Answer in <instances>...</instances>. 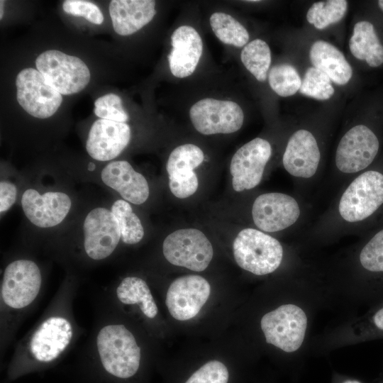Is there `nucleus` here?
<instances>
[{
  "label": "nucleus",
  "instance_id": "34",
  "mask_svg": "<svg viewBox=\"0 0 383 383\" xmlns=\"http://www.w3.org/2000/svg\"><path fill=\"white\" fill-rule=\"evenodd\" d=\"M228 371L221 362L211 360L196 370L185 383H228Z\"/></svg>",
  "mask_w": 383,
  "mask_h": 383
},
{
  "label": "nucleus",
  "instance_id": "36",
  "mask_svg": "<svg viewBox=\"0 0 383 383\" xmlns=\"http://www.w3.org/2000/svg\"><path fill=\"white\" fill-rule=\"evenodd\" d=\"M17 190L15 185L8 181L0 183V211L3 213L9 210L14 204Z\"/></svg>",
  "mask_w": 383,
  "mask_h": 383
},
{
  "label": "nucleus",
  "instance_id": "27",
  "mask_svg": "<svg viewBox=\"0 0 383 383\" xmlns=\"http://www.w3.org/2000/svg\"><path fill=\"white\" fill-rule=\"evenodd\" d=\"M240 58L257 81L266 80L271 64V51L266 42L257 38L248 43L242 50Z\"/></svg>",
  "mask_w": 383,
  "mask_h": 383
},
{
  "label": "nucleus",
  "instance_id": "31",
  "mask_svg": "<svg viewBox=\"0 0 383 383\" xmlns=\"http://www.w3.org/2000/svg\"><path fill=\"white\" fill-rule=\"evenodd\" d=\"M299 91L301 94L318 100L329 99L335 92L328 76L314 67L306 70Z\"/></svg>",
  "mask_w": 383,
  "mask_h": 383
},
{
  "label": "nucleus",
  "instance_id": "33",
  "mask_svg": "<svg viewBox=\"0 0 383 383\" xmlns=\"http://www.w3.org/2000/svg\"><path fill=\"white\" fill-rule=\"evenodd\" d=\"M94 113L101 119L125 123L128 115L122 106L121 99L116 94H107L94 101Z\"/></svg>",
  "mask_w": 383,
  "mask_h": 383
},
{
  "label": "nucleus",
  "instance_id": "1",
  "mask_svg": "<svg viewBox=\"0 0 383 383\" xmlns=\"http://www.w3.org/2000/svg\"><path fill=\"white\" fill-rule=\"evenodd\" d=\"M96 344L102 365L109 374L126 379L137 372L140 348L123 325H109L101 328Z\"/></svg>",
  "mask_w": 383,
  "mask_h": 383
},
{
  "label": "nucleus",
  "instance_id": "32",
  "mask_svg": "<svg viewBox=\"0 0 383 383\" xmlns=\"http://www.w3.org/2000/svg\"><path fill=\"white\" fill-rule=\"evenodd\" d=\"M359 260L367 272L383 274V229L365 245L360 252Z\"/></svg>",
  "mask_w": 383,
  "mask_h": 383
},
{
  "label": "nucleus",
  "instance_id": "18",
  "mask_svg": "<svg viewBox=\"0 0 383 383\" xmlns=\"http://www.w3.org/2000/svg\"><path fill=\"white\" fill-rule=\"evenodd\" d=\"M72 337V328L67 319L49 318L33 333L30 343V353L40 362L52 361L65 350Z\"/></svg>",
  "mask_w": 383,
  "mask_h": 383
},
{
  "label": "nucleus",
  "instance_id": "23",
  "mask_svg": "<svg viewBox=\"0 0 383 383\" xmlns=\"http://www.w3.org/2000/svg\"><path fill=\"white\" fill-rule=\"evenodd\" d=\"M309 57L313 67L326 74L335 84L344 85L351 79L350 65L332 44L324 40L316 41L311 47Z\"/></svg>",
  "mask_w": 383,
  "mask_h": 383
},
{
  "label": "nucleus",
  "instance_id": "21",
  "mask_svg": "<svg viewBox=\"0 0 383 383\" xmlns=\"http://www.w3.org/2000/svg\"><path fill=\"white\" fill-rule=\"evenodd\" d=\"M101 177L108 187L118 192L125 201L141 204L149 196L147 180L125 160L113 161L102 170Z\"/></svg>",
  "mask_w": 383,
  "mask_h": 383
},
{
  "label": "nucleus",
  "instance_id": "2",
  "mask_svg": "<svg viewBox=\"0 0 383 383\" xmlns=\"http://www.w3.org/2000/svg\"><path fill=\"white\" fill-rule=\"evenodd\" d=\"M237 264L256 275L275 271L283 257V248L274 238L256 229L245 228L238 233L233 244Z\"/></svg>",
  "mask_w": 383,
  "mask_h": 383
},
{
  "label": "nucleus",
  "instance_id": "26",
  "mask_svg": "<svg viewBox=\"0 0 383 383\" xmlns=\"http://www.w3.org/2000/svg\"><path fill=\"white\" fill-rule=\"evenodd\" d=\"M209 21L214 34L222 43L238 48L247 45L248 30L231 15L216 12L211 16Z\"/></svg>",
  "mask_w": 383,
  "mask_h": 383
},
{
  "label": "nucleus",
  "instance_id": "11",
  "mask_svg": "<svg viewBox=\"0 0 383 383\" xmlns=\"http://www.w3.org/2000/svg\"><path fill=\"white\" fill-rule=\"evenodd\" d=\"M271 154L270 143L260 138H256L240 148L233 156L230 165L233 189L241 192L258 185Z\"/></svg>",
  "mask_w": 383,
  "mask_h": 383
},
{
  "label": "nucleus",
  "instance_id": "37",
  "mask_svg": "<svg viewBox=\"0 0 383 383\" xmlns=\"http://www.w3.org/2000/svg\"><path fill=\"white\" fill-rule=\"evenodd\" d=\"M343 383H362L357 380H355V379H348V380H345Z\"/></svg>",
  "mask_w": 383,
  "mask_h": 383
},
{
  "label": "nucleus",
  "instance_id": "4",
  "mask_svg": "<svg viewBox=\"0 0 383 383\" xmlns=\"http://www.w3.org/2000/svg\"><path fill=\"white\" fill-rule=\"evenodd\" d=\"M260 326L267 343L284 352L292 353L303 343L307 317L299 306L284 304L265 314Z\"/></svg>",
  "mask_w": 383,
  "mask_h": 383
},
{
  "label": "nucleus",
  "instance_id": "38",
  "mask_svg": "<svg viewBox=\"0 0 383 383\" xmlns=\"http://www.w3.org/2000/svg\"><path fill=\"white\" fill-rule=\"evenodd\" d=\"M1 13H0V18L1 19L2 18V16H3V13H4V10H3V5H4V1H1Z\"/></svg>",
  "mask_w": 383,
  "mask_h": 383
},
{
  "label": "nucleus",
  "instance_id": "39",
  "mask_svg": "<svg viewBox=\"0 0 383 383\" xmlns=\"http://www.w3.org/2000/svg\"><path fill=\"white\" fill-rule=\"evenodd\" d=\"M378 5H379V9L383 11V0L379 1Z\"/></svg>",
  "mask_w": 383,
  "mask_h": 383
},
{
  "label": "nucleus",
  "instance_id": "5",
  "mask_svg": "<svg viewBox=\"0 0 383 383\" xmlns=\"http://www.w3.org/2000/svg\"><path fill=\"white\" fill-rule=\"evenodd\" d=\"M383 204V174L369 170L356 177L343 194L338 206L340 216L348 222L362 221Z\"/></svg>",
  "mask_w": 383,
  "mask_h": 383
},
{
  "label": "nucleus",
  "instance_id": "19",
  "mask_svg": "<svg viewBox=\"0 0 383 383\" xmlns=\"http://www.w3.org/2000/svg\"><path fill=\"white\" fill-rule=\"evenodd\" d=\"M320 159L321 153L316 138L311 132L301 129L290 137L282 162L290 174L310 178L316 173Z\"/></svg>",
  "mask_w": 383,
  "mask_h": 383
},
{
  "label": "nucleus",
  "instance_id": "24",
  "mask_svg": "<svg viewBox=\"0 0 383 383\" xmlns=\"http://www.w3.org/2000/svg\"><path fill=\"white\" fill-rule=\"evenodd\" d=\"M349 47L355 57L366 61L369 66L383 64V45L370 22L361 21L355 25Z\"/></svg>",
  "mask_w": 383,
  "mask_h": 383
},
{
  "label": "nucleus",
  "instance_id": "40",
  "mask_svg": "<svg viewBox=\"0 0 383 383\" xmlns=\"http://www.w3.org/2000/svg\"><path fill=\"white\" fill-rule=\"evenodd\" d=\"M95 167V165L93 163H89L88 169L91 171L94 170Z\"/></svg>",
  "mask_w": 383,
  "mask_h": 383
},
{
  "label": "nucleus",
  "instance_id": "12",
  "mask_svg": "<svg viewBox=\"0 0 383 383\" xmlns=\"http://www.w3.org/2000/svg\"><path fill=\"white\" fill-rule=\"evenodd\" d=\"M211 287L201 276L189 274L177 278L169 287L166 306L171 316L179 321L195 317L208 300Z\"/></svg>",
  "mask_w": 383,
  "mask_h": 383
},
{
  "label": "nucleus",
  "instance_id": "16",
  "mask_svg": "<svg viewBox=\"0 0 383 383\" xmlns=\"http://www.w3.org/2000/svg\"><path fill=\"white\" fill-rule=\"evenodd\" d=\"M21 206L32 223L40 228H50L65 218L72 201L63 192H48L40 194L33 189H28L22 195Z\"/></svg>",
  "mask_w": 383,
  "mask_h": 383
},
{
  "label": "nucleus",
  "instance_id": "20",
  "mask_svg": "<svg viewBox=\"0 0 383 383\" xmlns=\"http://www.w3.org/2000/svg\"><path fill=\"white\" fill-rule=\"evenodd\" d=\"M171 44L172 49L168 55V61L172 74L179 78L191 75L203 51L199 33L191 26H179L171 36Z\"/></svg>",
  "mask_w": 383,
  "mask_h": 383
},
{
  "label": "nucleus",
  "instance_id": "17",
  "mask_svg": "<svg viewBox=\"0 0 383 383\" xmlns=\"http://www.w3.org/2000/svg\"><path fill=\"white\" fill-rule=\"evenodd\" d=\"M126 123L98 119L92 124L86 143L89 155L96 160L109 161L119 155L131 140Z\"/></svg>",
  "mask_w": 383,
  "mask_h": 383
},
{
  "label": "nucleus",
  "instance_id": "13",
  "mask_svg": "<svg viewBox=\"0 0 383 383\" xmlns=\"http://www.w3.org/2000/svg\"><path fill=\"white\" fill-rule=\"evenodd\" d=\"M83 230L85 252L96 260L109 256L121 238L116 218L111 211L102 207L96 208L87 215Z\"/></svg>",
  "mask_w": 383,
  "mask_h": 383
},
{
  "label": "nucleus",
  "instance_id": "8",
  "mask_svg": "<svg viewBox=\"0 0 383 383\" xmlns=\"http://www.w3.org/2000/svg\"><path fill=\"white\" fill-rule=\"evenodd\" d=\"M189 116L196 130L204 135L234 133L242 127L244 120L238 104L211 98L194 104Z\"/></svg>",
  "mask_w": 383,
  "mask_h": 383
},
{
  "label": "nucleus",
  "instance_id": "29",
  "mask_svg": "<svg viewBox=\"0 0 383 383\" xmlns=\"http://www.w3.org/2000/svg\"><path fill=\"white\" fill-rule=\"evenodd\" d=\"M348 1L328 0L313 4L308 10L306 19L317 29H324L331 24L338 23L347 11Z\"/></svg>",
  "mask_w": 383,
  "mask_h": 383
},
{
  "label": "nucleus",
  "instance_id": "7",
  "mask_svg": "<svg viewBox=\"0 0 383 383\" xmlns=\"http://www.w3.org/2000/svg\"><path fill=\"white\" fill-rule=\"evenodd\" d=\"M16 86L19 105L33 117L49 118L62 104V94L38 70L26 68L20 71L16 77Z\"/></svg>",
  "mask_w": 383,
  "mask_h": 383
},
{
  "label": "nucleus",
  "instance_id": "14",
  "mask_svg": "<svg viewBox=\"0 0 383 383\" xmlns=\"http://www.w3.org/2000/svg\"><path fill=\"white\" fill-rule=\"evenodd\" d=\"M299 215L296 201L289 195L278 192L258 196L252 209L255 224L265 232L284 230L294 224Z\"/></svg>",
  "mask_w": 383,
  "mask_h": 383
},
{
  "label": "nucleus",
  "instance_id": "25",
  "mask_svg": "<svg viewBox=\"0 0 383 383\" xmlns=\"http://www.w3.org/2000/svg\"><path fill=\"white\" fill-rule=\"evenodd\" d=\"M119 301L125 304H138L147 317L153 318L157 307L146 282L137 277L124 278L116 289Z\"/></svg>",
  "mask_w": 383,
  "mask_h": 383
},
{
  "label": "nucleus",
  "instance_id": "9",
  "mask_svg": "<svg viewBox=\"0 0 383 383\" xmlns=\"http://www.w3.org/2000/svg\"><path fill=\"white\" fill-rule=\"evenodd\" d=\"M41 281L40 271L34 262L28 260L13 261L4 270L1 297L11 308L26 307L37 296Z\"/></svg>",
  "mask_w": 383,
  "mask_h": 383
},
{
  "label": "nucleus",
  "instance_id": "10",
  "mask_svg": "<svg viewBox=\"0 0 383 383\" xmlns=\"http://www.w3.org/2000/svg\"><path fill=\"white\" fill-rule=\"evenodd\" d=\"M379 143L374 132L364 125L350 128L341 138L335 164L343 173H355L368 167L375 158Z\"/></svg>",
  "mask_w": 383,
  "mask_h": 383
},
{
  "label": "nucleus",
  "instance_id": "15",
  "mask_svg": "<svg viewBox=\"0 0 383 383\" xmlns=\"http://www.w3.org/2000/svg\"><path fill=\"white\" fill-rule=\"evenodd\" d=\"M203 151L194 144L182 145L170 153L166 170L171 192L177 198L184 199L198 189V178L194 170L204 161Z\"/></svg>",
  "mask_w": 383,
  "mask_h": 383
},
{
  "label": "nucleus",
  "instance_id": "28",
  "mask_svg": "<svg viewBox=\"0 0 383 383\" xmlns=\"http://www.w3.org/2000/svg\"><path fill=\"white\" fill-rule=\"evenodd\" d=\"M111 212L118 221L121 240L124 243L132 245L142 240L143 227L128 201L123 199L116 201L111 206Z\"/></svg>",
  "mask_w": 383,
  "mask_h": 383
},
{
  "label": "nucleus",
  "instance_id": "3",
  "mask_svg": "<svg viewBox=\"0 0 383 383\" xmlns=\"http://www.w3.org/2000/svg\"><path fill=\"white\" fill-rule=\"evenodd\" d=\"M37 70L60 94L81 91L89 84L90 72L79 57L57 50L42 52L35 60Z\"/></svg>",
  "mask_w": 383,
  "mask_h": 383
},
{
  "label": "nucleus",
  "instance_id": "35",
  "mask_svg": "<svg viewBox=\"0 0 383 383\" xmlns=\"http://www.w3.org/2000/svg\"><path fill=\"white\" fill-rule=\"evenodd\" d=\"M65 13L74 16L84 17L94 24H101L104 16L99 8L94 3L84 0H66L62 4Z\"/></svg>",
  "mask_w": 383,
  "mask_h": 383
},
{
  "label": "nucleus",
  "instance_id": "22",
  "mask_svg": "<svg viewBox=\"0 0 383 383\" xmlns=\"http://www.w3.org/2000/svg\"><path fill=\"white\" fill-rule=\"evenodd\" d=\"M152 0H112L109 14L113 29L120 35H129L150 23L156 13Z\"/></svg>",
  "mask_w": 383,
  "mask_h": 383
},
{
  "label": "nucleus",
  "instance_id": "30",
  "mask_svg": "<svg viewBox=\"0 0 383 383\" xmlns=\"http://www.w3.org/2000/svg\"><path fill=\"white\" fill-rule=\"evenodd\" d=\"M268 79L271 89L283 97L295 94L301 84L297 70L287 63L273 66L269 72Z\"/></svg>",
  "mask_w": 383,
  "mask_h": 383
},
{
  "label": "nucleus",
  "instance_id": "6",
  "mask_svg": "<svg viewBox=\"0 0 383 383\" xmlns=\"http://www.w3.org/2000/svg\"><path fill=\"white\" fill-rule=\"evenodd\" d=\"M162 252L171 264L196 272L206 270L213 255L209 239L194 228L180 229L168 235L163 242Z\"/></svg>",
  "mask_w": 383,
  "mask_h": 383
}]
</instances>
